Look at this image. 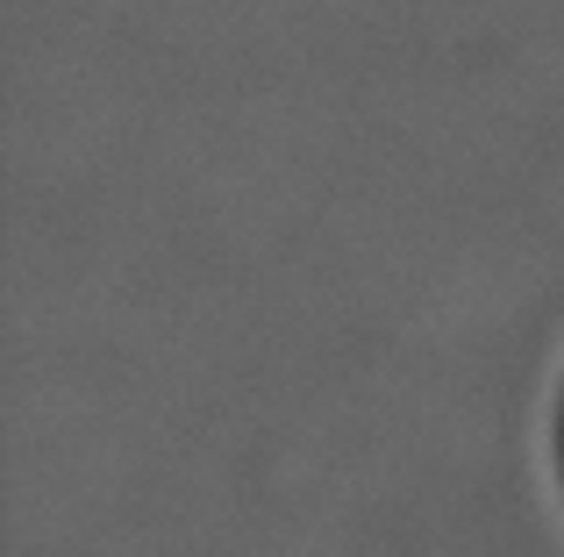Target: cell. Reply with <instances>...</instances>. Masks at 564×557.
<instances>
[{
    "mask_svg": "<svg viewBox=\"0 0 564 557\" xmlns=\"http://www.w3.org/2000/svg\"><path fill=\"white\" fill-rule=\"evenodd\" d=\"M557 465H564V407H557Z\"/></svg>",
    "mask_w": 564,
    "mask_h": 557,
    "instance_id": "obj_1",
    "label": "cell"
}]
</instances>
